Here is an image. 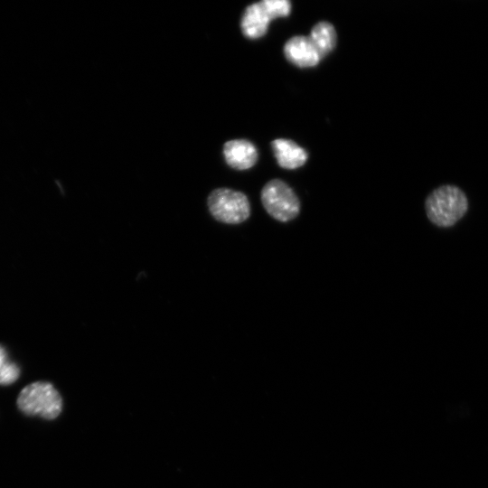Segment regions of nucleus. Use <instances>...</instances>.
<instances>
[{"mask_svg": "<svg viewBox=\"0 0 488 488\" xmlns=\"http://www.w3.org/2000/svg\"><path fill=\"white\" fill-rule=\"evenodd\" d=\"M468 210L465 192L453 184L434 189L425 200L427 219L439 228H449L461 220Z\"/></svg>", "mask_w": 488, "mask_h": 488, "instance_id": "1", "label": "nucleus"}, {"mask_svg": "<svg viewBox=\"0 0 488 488\" xmlns=\"http://www.w3.org/2000/svg\"><path fill=\"white\" fill-rule=\"evenodd\" d=\"M17 407L27 416L54 419L61 412L62 399L52 383L36 381L21 390L17 398Z\"/></svg>", "mask_w": 488, "mask_h": 488, "instance_id": "2", "label": "nucleus"}, {"mask_svg": "<svg viewBox=\"0 0 488 488\" xmlns=\"http://www.w3.org/2000/svg\"><path fill=\"white\" fill-rule=\"evenodd\" d=\"M211 216L220 222L239 224L250 215L248 197L241 192L229 188L213 190L207 200Z\"/></svg>", "mask_w": 488, "mask_h": 488, "instance_id": "3", "label": "nucleus"}, {"mask_svg": "<svg viewBox=\"0 0 488 488\" xmlns=\"http://www.w3.org/2000/svg\"><path fill=\"white\" fill-rule=\"evenodd\" d=\"M261 202L275 220L287 222L300 211V202L293 189L280 179L268 181L261 190Z\"/></svg>", "mask_w": 488, "mask_h": 488, "instance_id": "4", "label": "nucleus"}, {"mask_svg": "<svg viewBox=\"0 0 488 488\" xmlns=\"http://www.w3.org/2000/svg\"><path fill=\"white\" fill-rule=\"evenodd\" d=\"M286 60L299 68L316 66L321 57L308 36L296 35L288 39L284 45Z\"/></svg>", "mask_w": 488, "mask_h": 488, "instance_id": "5", "label": "nucleus"}, {"mask_svg": "<svg viewBox=\"0 0 488 488\" xmlns=\"http://www.w3.org/2000/svg\"><path fill=\"white\" fill-rule=\"evenodd\" d=\"M226 163L236 170H247L258 161V150L254 144L246 139H234L223 145Z\"/></svg>", "mask_w": 488, "mask_h": 488, "instance_id": "6", "label": "nucleus"}, {"mask_svg": "<svg viewBox=\"0 0 488 488\" xmlns=\"http://www.w3.org/2000/svg\"><path fill=\"white\" fill-rule=\"evenodd\" d=\"M271 20L262 2L254 3L242 14L241 32L249 39H258L266 34Z\"/></svg>", "mask_w": 488, "mask_h": 488, "instance_id": "7", "label": "nucleus"}, {"mask_svg": "<svg viewBox=\"0 0 488 488\" xmlns=\"http://www.w3.org/2000/svg\"><path fill=\"white\" fill-rule=\"evenodd\" d=\"M271 148L277 164L285 169L298 168L307 160L306 151L289 139H275L271 142Z\"/></svg>", "mask_w": 488, "mask_h": 488, "instance_id": "8", "label": "nucleus"}, {"mask_svg": "<svg viewBox=\"0 0 488 488\" xmlns=\"http://www.w3.org/2000/svg\"><path fill=\"white\" fill-rule=\"evenodd\" d=\"M321 59L331 52L337 42V33L332 23L321 21L314 24L308 35Z\"/></svg>", "mask_w": 488, "mask_h": 488, "instance_id": "9", "label": "nucleus"}, {"mask_svg": "<svg viewBox=\"0 0 488 488\" xmlns=\"http://www.w3.org/2000/svg\"><path fill=\"white\" fill-rule=\"evenodd\" d=\"M20 375L18 365L12 361L5 349L0 345V385H10L17 380Z\"/></svg>", "mask_w": 488, "mask_h": 488, "instance_id": "10", "label": "nucleus"}, {"mask_svg": "<svg viewBox=\"0 0 488 488\" xmlns=\"http://www.w3.org/2000/svg\"><path fill=\"white\" fill-rule=\"evenodd\" d=\"M261 2L272 20L286 17L291 12V3L288 0H263Z\"/></svg>", "mask_w": 488, "mask_h": 488, "instance_id": "11", "label": "nucleus"}]
</instances>
